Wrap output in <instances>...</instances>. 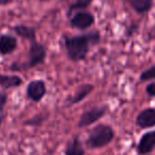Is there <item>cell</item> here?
Listing matches in <instances>:
<instances>
[{
  "mask_svg": "<svg viewBox=\"0 0 155 155\" xmlns=\"http://www.w3.org/2000/svg\"><path fill=\"white\" fill-rule=\"evenodd\" d=\"M7 103V95L5 94H0V124L2 122L3 118H5V106Z\"/></svg>",
  "mask_w": 155,
  "mask_h": 155,
  "instance_id": "17",
  "label": "cell"
},
{
  "mask_svg": "<svg viewBox=\"0 0 155 155\" xmlns=\"http://www.w3.org/2000/svg\"><path fill=\"white\" fill-rule=\"evenodd\" d=\"M91 1H93V0H77L74 3H72V5L69 7L68 13L70 14L71 12L75 11V10H84V9H86V8L91 3Z\"/></svg>",
  "mask_w": 155,
  "mask_h": 155,
  "instance_id": "15",
  "label": "cell"
},
{
  "mask_svg": "<svg viewBox=\"0 0 155 155\" xmlns=\"http://www.w3.org/2000/svg\"><path fill=\"white\" fill-rule=\"evenodd\" d=\"M15 32L19 36L24 37L26 39H29L31 41H35V30L28 26H16L14 28Z\"/></svg>",
  "mask_w": 155,
  "mask_h": 155,
  "instance_id": "14",
  "label": "cell"
},
{
  "mask_svg": "<svg viewBox=\"0 0 155 155\" xmlns=\"http://www.w3.org/2000/svg\"><path fill=\"white\" fill-rule=\"evenodd\" d=\"M94 22H95L94 15L86 11L78 12L70 19L71 27L75 29H80V30H85V29L89 28L91 26H93Z\"/></svg>",
  "mask_w": 155,
  "mask_h": 155,
  "instance_id": "4",
  "label": "cell"
},
{
  "mask_svg": "<svg viewBox=\"0 0 155 155\" xmlns=\"http://www.w3.org/2000/svg\"><path fill=\"white\" fill-rule=\"evenodd\" d=\"M22 83L21 79L17 75H5L0 74V85L5 88H11V87L19 86Z\"/></svg>",
  "mask_w": 155,
  "mask_h": 155,
  "instance_id": "13",
  "label": "cell"
},
{
  "mask_svg": "<svg viewBox=\"0 0 155 155\" xmlns=\"http://www.w3.org/2000/svg\"><path fill=\"white\" fill-rule=\"evenodd\" d=\"M114 130L107 124H98L88 134L86 144L89 149H100L107 146L114 139Z\"/></svg>",
  "mask_w": 155,
  "mask_h": 155,
  "instance_id": "2",
  "label": "cell"
},
{
  "mask_svg": "<svg viewBox=\"0 0 155 155\" xmlns=\"http://www.w3.org/2000/svg\"><path fill=\"white\" fill-rule=\"evenodd\" d=\"M93 91H94V86L91 84L82 85L80 88L78 89L77 93H75L72 97H70L68 100H67V102H68L69 104H71V105L79 103V102H81L82 100H84Z\"/></svg>",
  "mask_w": 155,
  "mask_h": 155,
  "instance_id": "10",
  "label": "cell"
},
{
  "mask_svg": "<svg viewBox=\"0 0 155 155\" xmlns=\"http://www.w3.org/2000/svg\"><path fill=\"white\" fill-rule=\"evenodd\" d=\"M43 1H46V0H43Z\"/></svg>",
  "mask_w": 155,
  "mask_h": 155,
  "instance_id": "20",
  "label": "cell"
},
{
  "mask_svg": "<svg viewBox=\"0 0 155 155\" xmlns=\"http://www.w3.org/2000/svg\"><path fill=\"white\" fill-rule=\"evenodd\" d=\"M100 41V33L93 31L87 34L77 36H65L64 43L68 58L73 62H79L86 58L91 46H95Z\"/></svg>",
  "mask_w": 155,
  "mask_h": 155,
  "instance_id": "1",
  "label": "cell"
},
{
  "mask_svg": "<svg viewBox=\"0 0 155 155\" xmlns=\"http://www.w3.org/2000/svg\"><path fill=\"white\" fill-rule=\"evenodd\" d=\"M106 110L107 108L105 106H100V107H94L88 110H85L79 119V123H78L79 127H88V125L97 122L106 114Z\"/></svg>",
  "mask_w": 155,
  "mask_h": 155,
  "instance_id": "3",
  "label": "cell"
},
{
  "mask_svg": "<svg viewBox=\"0 0 155 155\" xmlns=\"http://www.w3.org/2000/svg\"><path fill=\"white\" fill-rule=\"evenodd\" d=\"M137 13L146 14L151 10L153 0H125Z\"/></svg>",
  "mask_w": 155,
  "mask_h": 155,
  "instance_id": "11",
  "label": "cell"
},
{
  "mask_svg": "<svg viewBox=\"0 0 155 155\" xmlns=\"http://www.w3.org/2000/svg\"><path fill=\"white\" fill-rule=\"evenodd\" d=\"M13 0H0V3H2V5H7V3L12 2Z\"/></svg>",
  "mask_w": 155,
  "mask_h": 155,
  "instance_id": "19",
  "label": "cell"
},
{
  "mask_svg": "<svg viewBox=\"0 0 155 155\" xmlns=\"http://www.w3.org/2000/svg\"><path fill=\"white\" fill-rule=\"evenodd\" d=\"M155 149V131L143 134L137 146V153L139 155H146Z\"/></svg>",
  "mask_w": 155,
  "mask_h": 155,
  "instance_id": "6",
  "label": "cell"
},
{
  "mask_svg": "<svg viewBox=\"0 0 155 155\" xmlns=\"http://www.w3.org/2000/svg\"><path fill=\"white\" fill-rule=\"evenodd\" d=\"M85 151L81 140L78 137H74L65 149V155H84Z\"/></svg>",
  "mask_w": 155,
  "mask_h": 155,
  "instance_id": "12",
  "label": "cell"
},
{
  "mask_svg": "<svg viewBox=\"0 0 155 155\" xmlns=\"http://www.w3.org/2000/svg\"><path fill=\"white\" fill-rule=\"evenodd\" d=\"M46 49L41 44L32 41L30 47V61H29V67H34L36 65H39L44 63L46 58Z\"/></svg>",
  "mask_w": 155,
  "mask_h": 155,
  "instance_id": "5",
  "label": "cell"
},
{
  "mask_svg": "<svg viewBox=\"0 0 155 155\" xmlns=\"http://www.w3.org/2000/svg\"><path fill=\"white\" fill-rule=\"evenodd\" d=\"M17 47V41L14 36L3 34L0 36V53L9 54L13 52Z\"/></svg>",
  "mask_w": 155,
  "mask_h": 155,
  "instance_id": "9",
  "label": "cell"
},
{
  "mask_svg": "<svg viewBox=\"0 0 155 155\" xmlns=\"http://www.w3.org/2000/svg\"><path fill=\"white\" fill-rule=\"evenodd\" d=\"M136 124L141 129L155 127V108H146L136 118Z\"/></svg>",
  "mask_w": 155,
  "mask_h": 155,
  "instance_id": "8",
  "label": "cell"
},
{
  "mask_svg": "<svg viewBox=\"0 0 155 155\" xmlns=\"http://www.w3.org/2000/svg\"><path fill=\"white\" fill-rule=\"evenodd\" d=\"M140 80L148 81V80H155V66L146 69L143 72L140 74Z\"/></svg>",
  "mask_w": 155,
  "mask_h": 155,
  "instance_id": "16",
  "label": "cell"
},
{
  "mask_svg": "<svg viewBox=\"0 0 155 155\" xmlns=\"http://www.w3.org/2000/svg\"><path fill=\"white\" fill-rule=\"evenodd\" d=\"M146 91L149 97H151V98L155 97V83H150V84L147 86Z\"/></svg>",
  "mask_w": 155,
  "mask_h": 155,
  "instance_id": "18",
  "label": "cell"
},
{
  "mask_svg": "<svg viewBox=\"0 0 155 155\" xmlns=\"http://www.w3.org/2000/svg\"><path fill=\"white\" fill-rule=\"evenodd\" d=\"M46 93H47L46 85L41 80L32 81L28 85V88H27V95H28V97L35 102L41 101L45 97Z\"/></svg>",
  "mask_w": 155,
  "mask_h": 155,
  "instance_id": "7",
  "label": "cell"
}]
</instances>
